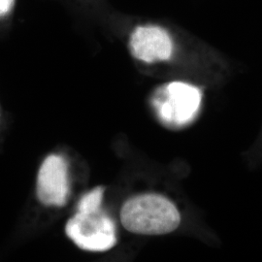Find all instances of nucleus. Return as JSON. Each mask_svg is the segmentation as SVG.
<instances>
[{"label":"nucleus","mask_w":262,"mask_h":262,"mask_svg":"<svg viewBox=\"0 0 262 262\" xmlns=\"http://www.w3.org/2000/svg\"><path fill=\"white\" fill-rule=\"evenodd\" d=\"M128 49L135 59L155 63L171 59L174 42L165 28L158 25H140L131 31Z\"/></svg>","instance_id":"nucleus-4"},{"label":"nucleus","mask_w":262,"mask_h":262,"mask_svg":"<svg viewBox=\"0 0 262 262\" xmlns=\"http://www.w3.org/2000/svg\"><path fill=\"white\" fill-rule=\"evenodd\" d=\"M121 221L123 227L132 233L163 235L178 228L181 215L166 197L147 193L131 197L123 204Z\"/></svg>","instance_id":"nucleus-2"},{"label":"nucleus","mask_w":262,"mask_h":262,"mask_svg":"<svg viewBox=\"0 0 262 262\" xmlns=\"http://www.w3.org/2000/svg\"><path fill=\"white\" fill-rule=\"evenodd\" d=\"M103 187H95L78 203L77 213L66 224V235L82 250L105 252L117 244L116 225L101 208Z\"/></svg>","instance_id":"nucleus-1"},{"label":"nucleus","mask_w":262,"mask_h":262,"mask_svg":"<svg viewBox=\"0 0 262 262\" xmlns=\"http://www.w3.org/2000/svg\"><path fill=\"white\" fill-rule=\"evenodd\" d=\"M16 0H0V19L7 17L15 7Z\"/></svg>","instance_id":"nucleus-6"},{"label":"nucleus","mask_w":262,"mask_h":262,"mask_svg":"<svg viewBox=\"0 0 262 262\" xmlns=\"http://www.w3.org/2000/svg\"><path fill=\"white\" fill-rule=\"evenodd\" d=\"M68 171L63 158L51 155L38 172V199L46 206H63L68 196Z\"/></svg>","instance_id":"nucleus-5"},{"label":"nucleus","mask_w":262,"mask_h":262,"mask_svg":"<svg viewBox=\"0 0 262 262\" xmlns=\"http://www.w3.org/2000/svg\"><path fill=\"white\" fill-rule=\"evenodd\" d=\"M202 100L201 91L185 82H170L159 86L151 96V105L163 125L177 129L195 120Z\"/></svg>","instance_id":"nucleus-3"}]
</instances>
